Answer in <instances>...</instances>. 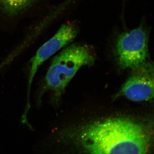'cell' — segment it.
Instances as JSON below:
<instances>
[{"label": "cell", "instance_id": "obj_1", "mask_svg": "<svg viewBox=\"0 0 154 154\" xmlns=\"http://www.w3.org/2000/svg\"><path fill=\"white\" fill-rule=\"evenodd\" d=\"M80 140L87 154H146L154 140V119L139 122L125 117L88 125Z\"/></svg>", "mask_w": 154, "mask_h": 154}, {"label": "cell", "instance_id": "obj_2", "mask_svg": "<svg viewBox=\"0 0 154 154\" xmlns=\"http://www.w3.org/2000/svg\"><path fill=\"white\" fill-rule=\"evenodd\" d=\"M95 58L86 45H67L53 59L45 79L44 89L52 92L57 100L81 67L92 65Z\"/></svg>", "mask_w": 154, "mask_h": 154}, {"label": "cell", "instance_id": "obj_3", "mask_svg": "<svg viewBox=\"0 0 154 154\" xmlns=\"http://www.w3.org/2000/svg\"><path fill=\"white\" fill-rule=\"evenodd\" d=\"M148 39L147 30L140 26L117 36L116 55L122 68L134 69L145 62L148 56Z\"/></svg>", "mask_w": 154, "mask_h": 154}, {"label": "cell", "instance_id": "obj_4", "mask_svg": "<svg viewBox=\"0 0 154 154\" xmlns=\"http://www.w3.org/2000/svg\"><path fill=\"white\" fill-rule=\"evenodd\" d=\"M78 29L72 24H63L49 40L42 45L30 60L26 106L30 107V96L33 79L39 66L62 48L70 44L76 37Z\"/></svg>", "mask_w": 154, "mask_h": 154}, {"label": "cell", "instance_id": "obj_5", "mask_svg": "<svg viewBox=\"0 0 154 154\" xmlns=\"http://www.w3.org/2000/svg\"><path fill=\"white\" fill-rule=\"evenodd\" d=\"M133 70L121 88L122 95L134 102L154 99V65L146 61Z\"/></svg>", "mask_w": 154, "mask_h": 154}, {"label": "cell", "instance_id": "obj_6", "mask_svg": "<svg viewBox=\"0 0 154 154\" xmlns=\"http://www.w3.org/2000/svg\"><path fill=\"white\" fill-rule=\"evenodd\" d=\"M33 0H0V8L6 14L15 16L27 8Z\"/></svg>", "mask_w": 154, "mask_h": 154}]
</instances>
